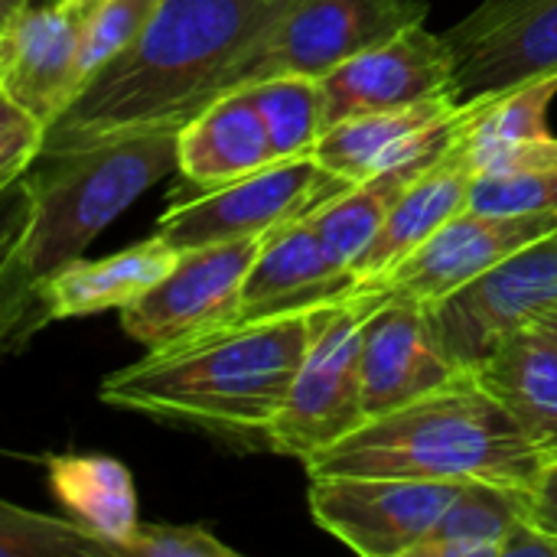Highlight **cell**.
Listing matches in <instances>:
<instances>
[{
	"label": "cell",
	"mask_w": 557,
	"mask_h": 557,
	"mask_svg": "<svg viewBox=\"0 0 557 557\" xmlns=\"http://www.w3.org/2000/svg\"><path fill=\"white\" fill-rule=\"evenodd\" d=\"M284 0H163L144 33L104 62L49 124L42 153L117 137L180 134Z\"/></svg>",
	"instance_id": "cell-1"
},
{
	"label": "cell",
	"mask_w": 557,
	"mask_h": 557,
	"mask_svg": "<svg viewBox=\"0 0 557 557\" xmlns=\"http://www.w3.org/2000/svg\"><path fill=\"white\" fill-rule=\"evenodd\" d=\"M180 170V134H137L108 144L42 153L20 183L0 261L3 343L20 330L36 290L101 235L157 180Z\"/></svg>",
	"instance_id": "cell-2"
},
{
	"label": "cell",
	"mask_w": 557,
	"mask_h": 557,
	"mask_svg": "<svg viewBox=\"0 0 557 557\" xmlns=\"http://www.w3.org/2000/svg\"><path fill=\"white\" fill-rule=\"evenodd\" d=\"M310 313L228 326L150 349L98 388L108 408L199 428L222 437H264L297 379Z\"/></svg>",
	"instance_id": "cell-3"
},
{
	"label": "cell",
	"mask_w": 557,
	"mask_h": 557,
	"mask_svg": "<svg viewBox=\"0 0 557 557\" xmlns=\"http://www.w3.org/2000/svg\"><path fill=\"white\" fill-rule=\"evenodd\" d=\"M548 457L473 372L405 408L369 418L359 431L307 460L310 480H490L535 486Z\"/></svg>",
	"instance_id": "cell-4"
},
{
	"label": "cell",
	"mask_w": 557,
	"mask_h": 557,
	"mask_svg": "<svg viewBox=\"0 0 557 557\" xmlns=\"http://www.w3.org/2000/svg\"><path fill=\"white\" fill-rule=\"evenodd\" d=\"M372 304L375 294L359 290L310 313L304 362L268 428V444L277 454L307 463L369 421L362 401V333Z\"/></svg>",
	"instance_id": "cell-5"
},
{
	"label": "cell",
	"mask_w": 557,
	"mask_h": 557,
	"mask_svg": "<svg viewBox=\"0 0 557 557\" xmlns=\"http://www.w3.org/2000/svg\"><path fill=\"white\" fill-rule=\"evenodd\" d=\"M424 16V0H284L225 75L222 95L281 75L323 78L352 55L421 26Z\"/></svg>",
	"instance_id": "cell-6"
},
{
	"label": "cell",
	"mask_w": 557,
	"mask_h": 557,
	"mask_svg": "<svg viewBox=\"0 0 557 557\" xmlns=\"http://www.w3.org/2000/svg\"><path fill=\"white\" fill-rule=\"evenodd\" d=\"M352 183L326 170L313 153L277 160L235 183L199 189L189 199H173L157 235L176 251L271 235L290 222H300L343 196Z\"/></svg>",
	"instance_id": "cell-7"
},
{
	"label": "cell",
	"mask_w": 557,
	"mask_h": 557,
	"mask_svg": "<svg viewBox=\"0 0 557 557\" xmlns=\"http://www.w3.org/2000/svg\"><path fill=\"white\" fill-rule=\"evenodd\" d=\"M555 304L557 228L424 310L441 346L473 372L506 336L539 326Z\"/></svg>",
	"instance_id": "cell-8"
},
{
	"label": "cell",
	"mask_w": 557,
	"mask_h": 557,
	"mask_svg": "<svg viewBox=\"0 0 557 557\" xmlns=\"http://www.w3.org/2000/svg\"><path fill=\"white\" fill-rule=\"evenodd\" d=\"M463 483L330 476L310 486L313 522L362 557H411Z\"/></svg>",
	"instance_id": "cell-9"
},
{
	"label": "cell",
	"mask_w": 557,
	"mask_h": 557,
	"mask_svg": "<svg viewBox=\"0 0 557 557\" xmlns=\"http://www.w3.org/2000/svg\"><path fill=\"white\" fill-rule=\"evenodd\" d=\"M264 238L268 235L183 251L160 284L121 310L124 333L147 349H166L225 326Z\"/></svg>",
	"instance_id": "cell-10"
},
{
	"label": "cell",
	"mask_w": 557,
	"mask_h": 557,
	"mask_svg": "<svg viewBox=\"0 0 557 557\" xmlns=\"http://www.w3.org/2000/svg\"><path fill=\"white\" fill-rule=\"evenodd\" d=\"M444 36L457 55L460 101L557 75V0H483Z\"/></svg>",
	"instance_id": "cell-11"
},
{
	"label": "cell",
	"mask_w": 557,
	"mask_h": 557,
	"mask_svg": "<svg viewBox=\"0 0 557 557\" xmlns=\"http://www.w3.org/2000/svg\"><path fill=\"white\" fill-rule=\"evenodd\" d=\"M326 124L372 111L411 108L434 98H457V55L447 36L411 26L320 78Z\"/></svg>",
	"instance_id": "cell-12"
},
{
	"label": "cell",
	"mask_w": 557,
	"mask_h": 557,
	"mask_svg": "<svg viewBox=\"0 0 557 557\" xmlns=\"http://www.w3.org/2000/svg\"><path fill=\"white\" fill-rule=\"evenodd\" d=\"M555 228L557 215H496L467 209L369 290L431 307Z\"/></svg>",
	"instance_id": "cell-13"
},
{
	"label": "cell",
	"mask_w": 557,
	"mask_h": 557,
	"mask_svg": "<svg viewBox=\"0 0 557 557\" xmlns=\"http://www.w3.org/2000/svg\"><path fill=\"white\" fill-rule=\"evenodd\" d=\"M467 372L470 369L454 362V356L441 346L421 304L375 294L362 333L366 418L405 408L431 392L460 382Z\"/></svg>",
	"instance_id": "cell-14"
},
{
	"label": "cell",
	"mask_w": 557,
	"mask_h": 557,
	"mask_svg": "<svg viewBox=\"0 0 557 557\" xmlns=\"http://www.w3.org/2000/svg\"><path fill=\"white\" fill-rule=\"evenodd\" d=\"M356 294L359 274L330 251L310 219H300L264 238L242 284L238 307L219 330L313 313Z\"/></svg>",
	"instance_id": "cell-15"
},
{
	"label": "cell",
	"mask_w": 557,
	"mask_h": 557,
	"mask_svg": "<svg viewBox=\"0 0 557 557\" xmlns=\"http://www.w3.org/2000/svg\"><path fill=\"white\" fill-rule=\"evenodd\" d=\"M85 10L55 0L0 20V95L33 111L46 131L82 88Z\"/></svg>",
	"instance_id": "cell-16"
},
{
	"label": "cell",
	"mask_w": 557,
	"mask_h": 557,
	"mask_svg": "<svg viewBox=\"0 0 557 557\" xmlns=\"http://www.w3.org/2000/svg\"><path fill=\"white\" fill-rule=\"evenodd\" d=\"M183 251H176L170 242L153 235L150 242L131 245L111 258L85 261L78 258L65 271L52 274L33 297L20 330L7 346L26 343L36 330H42L52 320L69 317H88L101 310H124L127 304L140 300L153 284H160L180 261Z\"/></svg>",
	"instance_id": "cell-17"
},
{
	"label": "cell",
	"mask_w": 557,
	"mask_h": 557,
	"mask_svg": "<svg viewBox=\"0 0 557 557\" xmlns=\"http://www.w3.org/2000/svg\"><path fill=\"white\" fill-rule=\"evenodd\" d=\"M476 104H480V98H476ZM476 176H480V170H476L473 153H470V124H467V131L457 137V144L421 180H414L408 186V193L398 199V206L385 219L375 242L356 261L359 290L382 284L441 225H447L454 215L467 212L470 199H473Z\"/></svg>",
	"instance_id": "cell-18"
},
{
	"label": "cell",
	"mask_w": 557,
	"mask_h": 557,
	"mask_svg": "<svg viewBox=\"0 0 557 557\" xmlns=\"http://www.w3.org/2000/svg\"><path fill=\"white\" fill-rule=\"evenodd\" d=\"M473 111H476V101H463L454 111V117L428 144H421L408 157L395 160L392 166L352 183L343 196H336L333 202H326L323 209L307 215L310 225L323 235V242L343 264H349L356 271V261L375 242V235L382 232V225L392 215V209L398 206V199L408 193V186L414 180H421L457 144V137L467 131Z\"/></svg>",
	"instance_id": "cell-19"
},
{
	"label": "cell",
	"mask_w": 557,
	"mask_h": 557,
	"mask_svg": "<svg viewBox=\"0 0 557 557\" xmlns=\"http://www.w3.org/2000/svg\"><path fill=\"white\" fill-rule=\"evenodd\" d=\"M277 160L264 114L248 88L215 98L180 131V173L196 189L235 183Z\"/></svg>",
	"instance_id": "cell-20"
},
{
	"label": "cell",
	"mask_w": 557,
	"mask_h": 557,
	"mask_svg": "<svg viewBox=\"0 0 557 557\" xmlns=\"http://www.w3.org/2000/svg\"><path fill=\"white\" fill-rule=\"evenodd\" d=\"M555 95L557 75H545L496 98H480L470 121V153L480 176L555 170L557 134L548 127Z\"/></svg>",
	"instance_id": "cell-21"
},
{
	"label": "cell",
	"mask_w": 557,
	"mask_h": 557,
	"mask_svg": "<svg viewBox=\"0 0 557 557\" xmlns=\"http://www.w3.org/2000/svg\"><path fill=\"white\" fill-rule=\"evenodd\" d=\"M473 375L539 444V450L555 460L557 339L539 326L512 333L473 369Z\"/></svg>",
	"instance_id": "cell-22"
},
{
	"label": "cell",
	"mask_w": 557,
	"mask_h": 557,
	"mask_svg": "<svg viewBox=\"0 0 557 557\" xmlns=\"http://www.w3.org/2000/svg\"><path fill=\"white\" fill-rule=\"evenodd\" d=\"M457 98H434L411 108L395 111H372L349 121H339L326 127L320 137L313 157L333 170L336 176H346L349 183H359L395 160L408 157L421 144H428L460 108Z\"/></svg>",
	"instance_id": "cell-23"
},
{
	"label": "cell",
	"mask_w": 557,
	"mask_h": 557,
	"mask_svg": "<svg viewBox=\"0 0 557 557\" xmlns=\"http://www.w3.org/2000/svg\"><path fill=\"white\" fill-rule=\"evenodd\" d=\"M46 473L65 516L104 539L114 557H121V542L140 525L137 490L127 467L101 454H62L46 460Z\"/></svg>",
	"instance_id": "cell-24"
},
{
	"label": "cell",
	"mask_w": 557,
	"mask_h": 557,
	"mask_svg": "<svg viewBox=\"0 0 557 557\" xmlns=\"http://www.w3.org/2000/svg\"><path fill=\"white\" fill-rule=\"evenodd\" d=\"M532 486L467 480L411 557H503L509 535L532 519Z\"/></svg>",
	"instance_id": "cell-25"
},
{
	"label": "cell",
	"mask_w": 557,
	"mask_h": 557,
	"mask_svg": "<svg viewBox=\"0 0 557 557\" xmlns=\"http://www.w3.org/2000/svg\"><path fill=\"white\" fill-rule=\"evenodd\" d=\"M251 101L264 114L274 150L281 160L310 157L326 134V98L320 78L281 75L258 85H248Z\"/></svg>",
	"instance_id": "cell-26"
},
{
	"label": "cell",
	"mask_w": 557,
	"mask_h": 557,
	"mask_svg": "<svg viewBox=\"0 0 557 557\" xmlns=\"http://www.w3.org/2000/svg\"><path fill=\"white\" fill-rule=\"evenodd\" d=\"M0 555L3 557H114L111 545L91 535L75 519L26 512L13 503L0 506Z\"/></svg>",
	"instance_id": "cell-27"
},
{
	"label": "cell",
	"mask_w": 557,
	"mask_h": 557,
	"mask_svg": "<svg viewBox=\"0 0 557 557\" xmlns=\"http://www.w3.org/2000/svg\"><path fill=\"white\" fill-rule=\"evenodd\" d=\"M163 0H98L91 10H85L82 23V85L111 62L121 49H127L144 26L153 20Z\"/></svg>",
	"instance_id": "cell-28"
},
{
	"label": "cell",
	"mask_w": 557,
	"mask_h": 557,
	"mask_svg": "<svg viewBox=\"0 0 557 557\" xmlns=\"http://www.w3.org/2000/svg\"><path fill=\"white\" fill-rule=\"evenodd\" d=\"M470 209L496 215H557V166L476 176Z\"/></svg>",
	"instance_id": "cell-29"
},
{
	"label": "cell",
	"mask_w": 557,
	"mask_h": 557,
	"mask_svg": "<svg viewBox=\"0 0 557 557\" xmlns=\"http://www.w3.org/2000/svg\"><path fill=\"white\" fill-rule=\"evenodd\" d=\"M46 147V124L16 104L13 98L0 95V189L20 183Z\"/></svg>",
	"instance_id": "cell-30"
},
{
	"label": "cell",
	"mask_w": 557,
	"mask_h": 557,
	"mask_svg": "<svg viewBox=\"0 0 557 557\" xmlns=\"http://www.w3.org/2000/svg\"><path fill=\"white\" fill-rule=\"evenodd\" d=\"M121 557H238L202 525H137L117 548Z\"/></svg>",
	"instance_id": "cell-31"
},
{
	"label": "cell",
	"mask_w": 557,
	"mask_h": 557,
	"mask_svg": "<svg viewBox=\"0 0 557 557\" xmlns=\"http://www.w3.org/2000/svg\"><path fill=\"white\" fill-rule=\"evenodd\" d=\"M529 555H545V557H557V535L548 532L545 525L532 519H525L506 542L503 548V557H529Z\"/></svg>",
	"instance_id": "cell-32"
},
{
	"label": "cell",
	"mask_w": 557,
	"mask_h": 557,
	"mask_svg": "<svg viewBox=\"0 0 557 557\" xmlns=\"http://www.w3.org/2000/svg\"><path fill=\"white\" fill-rule=\"evenodd\" d=\"M532 516L539 525H545L548 532L557 535V457L545 463L542 476L532 486Z\"/></svg>",
	"instance_id": "cell-33"
},
{
	"label": "cell",
	"mask_w": 557,
	"mask_h": 557,
	"mask_svg": "<svg viewBox=\"0 0 557 557\" xmlns=\"http://www.w3.org/2000/svg\"><path fill=\"white\" fill-rule=\"evenodd\" d=\"M36 3H55V0H0V20L16 13L20 7H36Z\"/></svg>",
	"instance_id": "cell-34"
},
{
	"label": "cell",
	"mask_w": 557,
	"mask_h": 557,
	"mask_svg": "<svg viewBox=\"0 0 557 557\" xmlns=\"http://www.w3.org/2000/svg\"><path fill=\"white\" fill-rule=\"evenodd\" d=\"M539 330H545V333H548L552 339H557V304L552 307V310H548V313H545V317H542Z\"/></svg>",
	"instance_id": "cell-35"
},
{
	"label": "cell",
	"mask_w": 557,
	"mask_h": 557,
	"mask_svg": "<svg viewBox=\"0 0 557 557\" xmlns=\"http://www.w3.org/2000/svg\"><path fill=\"white\" fill-rule=\"evenodd\" d=\"M65 3H72V7H78V10H91L98 0H65Z\"/></svg>",
	"instance_id": "cell-36"
}]
</instances>
